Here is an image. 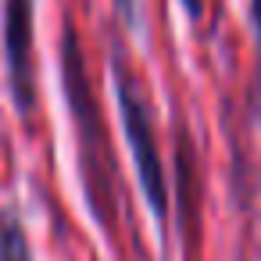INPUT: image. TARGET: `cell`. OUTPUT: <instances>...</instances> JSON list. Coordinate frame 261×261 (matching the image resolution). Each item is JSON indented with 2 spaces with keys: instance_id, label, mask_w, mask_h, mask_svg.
I'll return each mask as SVG.
<instances>
[{
  "instance_id": "8992f818",
  "label": "cell",
  "mask_w": 261,
  "mask_h": 261,
  "mask_svg": "<svg viewBox=\"0 0 261 261\" xmlns=\"http://www.w3.org/2000/svg\"><path fill=\"white\" fill-rule=\"evenodd\" d=\"M247 111H250V122L261 129V47H257V58H254L250 86H247Z\"/></svg>"
},
{
  "instance_id": "ba28073f",
  "label": "cell",
  "mask_w": 261,
  "mask_h": 261,
  "mask_svg": "<svg viewBox=\"0 0 261 261\" xmlns=\"http://www.w3.org/2000/svg\"><path fill=\"white\" fill-rule=\"evenodd\" d=\"M115 8L125 18V25H136V18H140V4H136V0H115Z\"/></svg>"
},
{
  "instance_id": "3957f363",
  "label": "cell",
  "mask_w": 261,
  "mask_h": 261,
  "mask_svg": "<svg viewBox=\"0 0 261 261\" xmlns=\"http://www.w3.org/2000/svg\"><path fill=\"white\" fill-rule=\"evenodd\" d=\"M4 68L8 93L22 122L36 118V0H4Z\"/></svg>"
},
{
  "instance_id": "7a4b0ae2",
  "label": "cell",
  "mask_w": 261,
  "mask_h": 261,
  "mask_svg": "<svg viewBox=\"0 0 261 261\" xmlns=\"http://www.w3.org/2000/svg\"><path fill=\"white\" fill-rule=\"evenodd\" d=\"M111 86H115V104H118V118H122V133H125L129 154H133V168H136L143 204H147L150 218L158 222V229L165 236L168 232V207H172V179L165 172L158 125H154V108H150L147 90H143L140 75L133 72L122 47H115V54H111Z\"/></svg>"
},
{
  "instance_id": "9c48e42d",
  "label": "cell",
  "mask_w": 261,
  "mask_h": 261,
  "mask_svg": "<svg viewBox=\"0 0 261 261\" xmlns=\"http://www.w3.org/2000/svg\"><path fill=\"white\" fill-rule=\"evenodd\" d=\"M250 33H254V47H261V0H250Z\"/></svg>"
},
{
  "instance_id": "6da1fadb",
  "label": "cell",
  "mask_w": 261,
  "mask_h": 261,
  "mask_svg": "<svg viewBox=\"0 0 261 261\" xmlns=\"http://www.w3.org/2000/svg\"><path fill=\"white\" fill-rule=\"evenodd\" d=\"M58 68H61V93H65L68 118H72L75 147H79L83 200H86V211L97 222L100 236L108 243H115V232H118V165H115L108 122H104L90 68H86L83 40H79L72 22H65V29H61Z\"/></svg>"
},
{
  "instance_id": "277c9868",
  "label": "cell",
  "mask_w": 261,
  "mask_h": 261,
  "mask_svg": "<svg viewBox=\"0 0 261 261\" xmlns=\"http://www.w3.org/2000/svg\"><path fill=\"white\" fill-rule=\"evenodd\" d=\"M200 200H204L200 154H197L190 129L179 122L175 125V150H172V207H175L182 261H200Z\"/></svg>"
},
{
  "instance_id": "52a82bcc",
  "label": "cell",
  "mask_w": 261,
  "mask_h": 261,
  "mask_svg": "<svg viewBox=\"0 0 261 261\" xmlns=\"http://www.w3.org/2000/svg\"><path fill=\"white\" fill-rule=\"evenodd\" d=\"M179 8L186 11V18H190L193 25L204 22V0H179Z\"/></svg>"
},
{
  "instance_id": "5b68a950",
  "label": "cell",
  "mask_w": 261,
  "mask_h": 261,
  "mask_svg": "<svg viewBox=\"0 0 261 261\" xmlns=\"http://www.w3.org/2000/svg\"><path fill=\"white\" fill-rule=\"evenodd\" d=\"M0 261H36L29 232L15 211H0Z\"/></svg>"
}]
</instances>
